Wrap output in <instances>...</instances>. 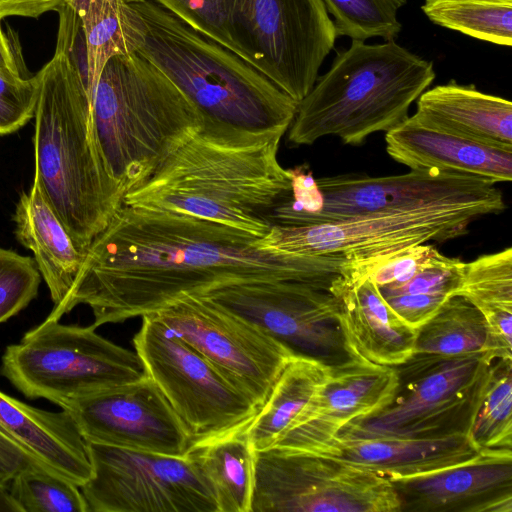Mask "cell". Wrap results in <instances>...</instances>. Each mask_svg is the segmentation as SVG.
Returning <instances> with one entry per match:
<instances>
[{
	"label": "cell",
	"instance_id": "6da1fadb",
	"mask_svg": "<svg viewBox=\"0 0 512 512\" xmlns=\"http://www.w3.org/2000/svg\"><path fill=\"white\" fill-rule=\"evenodd\" d=\"M239 229L191 215L122 204L85 249L76 280L49 318L88 305L98 326L155 313L184 295L262 281L331 289L342 262L274 253Z\"/></svg>",
	"mask_w": 512,
	"mask_h": 512
},
{
	"label": "cell",
	"instance_id": "7a4b0ae2",
	"mask_svg": "<svg viewBox=\"0 0 512 512\" xmlns=\"http://www.w3.org/2000/svg\"><path fill=\"white\" fill-rule=\"evenodd\" d=\"M285 132H251L204 120L122 204L183 213L221 223L256 238L290 190L278 160Z\"/></svg>",
	"mask_w": 512,
	"mask_h": 512
},
{
	"label": "cell",
	"instance_id": "3957f363",
	"mask_svg": "<svg viewBox=\"0 0 512 512\" xmlns=\"http://www.w3.org/2000/svg\"><path fill=\"white\" fill-rule=\"evenodd\" d=\"M37 75L33 182L85 252L122 205L123 192L98 150L90 99L75 61L56 48Z\"/></svg>",
	"mask_w": 512,
	"mask_h": 512
},
{
	"label": "cell",
	"instance_id": "277c9868",
	"mask_svg": "<svg viewBox=\"0 0 512 512\" xmlns=\"http://www.w3.org/2000/svg\"><path fill=\"white\" fill-rule=\"evenodd\" d=\"M130 3L144 24L138 53L191 101L202 122L251 132H287L298 102L267 76L154 1Z\"/></svg>",
	"mask_w": 512,
	"mask_h": 512
},
{
	"label": "cell",
	"instance_id": "5b68a950",
	"mask_svg": "<svg viewBox=\"0 0 512 512\" xmlns=\"http://www.w3.org/2000/svg\"><path fill=\"white\" fill-rule=\"evenodd\" d=\"M435 79L433 62L394 40H352L298 103L287 132L290 145H312L325 136L360 145L409 116L411 104Z\"/></svg>",
	"mask_w": 512,
	"mask_h": 512
},
{
	"label": "cell",
	"instance_id": "8992f818",
	"mask_svg": "<svg viewBox=\"0 0 512 512\" xmlns=\"http://www.w3.org/2000/svg\"><path fill=\"white\" fill-rule=\"evenodd\" d=\"M90 110L98 150L123 195L202 127L191 101L138 52L107 61Z\"/></svg>",
	"mask_w": 512,
	"mask_h": 512
},
{
	"label": "cell",
	"instance_id": "52a82bcc",
	"mask_svg": "<svg viewBox=\"0 0 512 512\" xmlns=\"http://www.w3.org/2000/svg\"><path fill=\"white\" fill-rule=\"evenodd\" d=\"M0 373L27 398L60 406L145 376L136 352L96 332L47 317L6 347Z\"/></svg>",
	"mask_w": 512,
	"mask_h": 512
},
{
	"label": "cell",
	"instance_id": "ba28073f",
	"mask_svg": "<svg viewBox=\"0 0 512 512\" xmlns=\"http://www.w3.org/2000/svg\"><path fill=\"white\" fill-rule=\"evenodd\" d=\"M491 361L482 352L457 356L415 352L395 366L399 385L392 403L345 429L405 438L469 435Z\"/></svg>",
	"mask_w": 512,
	"mask_h": 512
},
{
	"label": "cell",
	"instance_id": "9c48e42d",
	"mask_svg": "<svg viewBox=\"0 0 512 512\" xmlns=\"http://www.w3.org/2000/svg\"><path fill=\"white\" fill-rule=\"evenodd\" d=\"M400 512L391 481L347 460L275 447L254 453L251 512Z\"/></svg>",
	"mask_w": 512,
	"mask_h": 512
},
{
	"label": "cell",
	"instance_id": "30bf717a",
	"mask_svg": "<svg viewBox=\"0 0 512 512\" xmlns=\"http://www.w3.org/2000/svg\"><path fill=\"white\" fill-rule=\"evenodd\" d=\"M234 35L239 56L298 103L338 37L322 0H237Z\"/></svg>",
	"mask_w": 512,
	"mask_h": 512
},
{
	"label": "cell",
	"instance_id": "8fae6325",
	"mask_svg": "<svg viewBox=\"0 0 512 512\" xmlns=\"http://www.w3.org/2000/svg\"><path fill=\"white\" fill-rule=\"evenodd\" d=\"M133 344L146 375L194 442L246 425L258 411L249 397L153 315L142 316Z\"/></svg>",
	"mask_w": 512,
	"mask_h": 512
},
{
	"label": "cell",
	"instance_id": "7c38bea8",
	"mask_svg": "<svg viewBox=\"0 0 512 512\" xmlns=\"http://www.w3.org/2000/svg\"><path fill=\"white\" fill-rule=\"evenodd\" d=\"M322 204L291 226L378 214L465 209L484 216L506 208L502 192L485 179L438 170L381 177L343 174L316 179Z\"/></svg>",
	"mask_w": 512,
	"mask_h": 512
},
{
	"label": "cell",
	"instance_id": "4fadbf2b",
	"mask_svg": "<svg viewBox=\"0 0 512 512\" xmlns=\"http://www.w3.org/2000/svg\"><path fill=\"white\" fill-rule=\"evenodd\" d=\"M92 477L80 486L89 512H219L186 454L168 456L88 442Z\"/></svg>",
	"mask_w": 512,
	"mask_h": 512
},
{
	"label": "cell",
	"instance_id": "5bb4252c",
	"mask_svg": "<svg viewBox=\"0 0 512 512\" xmlns=\"http://www.w3.org/2000/svg\"><path fill=\"white\" fill-rule=\"evenodd\" d=\"M484 216L465 209L362 216L300 226L272 224L257 245L274 253L360 262L429 241L445 242L467 233Z\"/></svg>",
	"mask_w": 512,
	"mask_h": 512
},
{
	"label": "cell",
	"instance_id": "9a60e30c",
	"mask_svg": "<svg viewBox=\"0 0 512 512\" xmlns=\"http://www.w3.org/2000/svg\"><path fill=\"white\" fill-rule=\"evenodd\" d=\"M260 408L295 354L256 324L203 295H184L152 313Z\"/></svg>",
	"mask_w": 512,
	"mask_h": 512
},
{
	"label": "cell",
	"instance_id": "2e32d148",
	"mask_svg": "<svg viewBox=\"0 0 512 512\" xmlns=\"http://www.w3.org/2000/svg\"><path fill=\"white\" fill-rule=\"evenodd\" d=\"M256 324L295 354L328 365L348 358L337 298L326 289L294 281L223 286L200 294Z\"/></svg>",
	"mask_w": 512,
	"mask_h": 512
},
{
	"label": "cell",
	"instance_id": "e0dca14e",
	"mask_svg": "<svg viewBox=\"0 0 512 512\" xmlns=\"http://www.w3.org/2000/svg\"><path fill=\"white\" fill-rule=\"evenodd\" d=\"M60 407L73 417L87 442L177 457L185 456L194 442L146 374Z\"/></svg>",
	"mask_w": 512,
	"mask_h": 512
},
{
	"label": "cell",
	"instance_id": "ac0fdd59",
	"mask_svg": "<svg viewBox=\"0 0 512 512\" xmlns=\"http://www.w3.org/2000/svg\"><path fill=\"white\" fill-rule=\"evenodd\" d=\"M398 385L395 366L358 357L330 365L316 403L273 447L317 453L350 424L369 419L388 407Z\"/></svg>",
	"mask_w": 512,
	"mask_h": 512
},
{
	"label": "cell",
	"instance_id": "d6986e66",
	"mask_svg": "<svg viewBox=\"0 0 512 512\" xmlns=\"http://www.w3.org/2000/svg\"><path fill=\"white\" fill-rule=\"evenodd\" d=\"M388 479L401 511L512 512L511 449H482L450 468Z\"/></svg>",
	"mask_w": 512,
	"mask_h": 512
},
{
	"label": "cell",
	"instance_id": "ffe728a7",
	"mask_svg": "<svg viewBox=\"0 0 512 512\" xmlns=\"http://www.w3.org/2000/svg\"><path fill=\"white\" fill-rule=\"evenodd\" d=\"M0 436L31 464L79 487L92 477L88 442L66 410L38 409L0 391Z\"/></svg>",
	"mask_w": 512,
	"mask_h": 512
},
{
	"label": "cell",
	"instance_id": "44dd1931",
	"mask_svg": "<svg viewBox=\"0 0 512 512\" xmlns=\"http://www.w3.org/2000/svg\"><path fill=\"white\" fill-rule=\"evenodd\" d=\"M330 292L338 301V317L350 357L398 366L415 353L417 329L388 305L368 277L334 281Z\"/></svg>",
	"mask_w": 512,
	"mask_h": 512
},
{
	"label": "cell",
	"instance_id": "7402d4cb",
	"mask_svg": "<svg viewBox=\"0 0 512 512\" xmlns=\"http://www.w3.org/2000/svg\"><path fill=\"white\" fill-rule=\"evenodd\" d=\"M481 451L468 434L405 438L364 435L345 429L317 454L338 457L390 478L450 468Z\"/></svg>",
	"mask_w": 512,
	"mask_h": 512
},
{
	"label": "cell",
	"instance_id": "603a6c76",
	"mask_svg": "<svg viewBox=\"0 0 512 512\" xmlns=\"http://www.w3.org/2000/svg\"><path fill=\"white\" fill-rule=\"evenodd\" d=\"M386 151L411 170L467 174L495 184L512 180V149L427 128L408 117L386 132Z\"/></svg>",
	"mask_w": 512,
	"mask_h": 512
},
{
	"label": "cell",
	"instance_id": "cb8c5ba5",
	"mask_svg": "<svg viewBox=\"0 0 512 512\" xmlns=\"http://www.w3.org/2000/svg\"><path fill=\"white\" fill-rule=\"evenodd\" d=\"M411 117L427 128L512 149V103L455 81L425 90Z\"/></svg>",
	"mask_w": 512,
	"mask_h": 512
},
{
	"label": "cell",
	"instance_id": "d4e9b609",
	"mask_svg": "<svg viewBox=\"0 0 512 512\" xmlns=\"http://www.w3.org/2000/svg\"><path fill=\"white\" fill-rule=\"evenodd\" d=\"M17 241L34 255V261L45 281L53 308L68 296L84 259L64 225L43 198L33 182L22 192L13 214Z\"/></svg>",
	"mask_w": 512,
	"mask_h": 512
},
{
	"label": "cell",
	"instance_id": "484cf974",
	"mask_svg": "<svg viewBox=\"0 0 512 512\" xmlns=\"http://www.w3.org/2000/svg\"><path fill=\"white\" fill-rule=\"evenodd\" d=\"M330 365L294 354L274 382L265 402L246 426L255 451L269 449L318 400Z\"/></svg>",
	"mask_w": 512,
	"mask_h": 512
},
{
	"label": "cell",
	"instance_id": "4316f807",
	"mask_svg": "<svg viewBox=\"0 0 512 512\" xmlns=\"http://www.w3.org/2000/svg\"><path fill=\"white\" fill-rule=\"evenodd\" d=\"M67 4L79 20L90 99L108 60L138 52L144 42V24L126 0H69Z\"/></svg>",
	"mask_w": 512,
	"mask_h": 512
},
{
	"label": "cell",
	"instance_id": "83f0119b",
	"mask_svg": "<svg viewBox=\"0 0 512 512\" xmlns=\"http://www.w3.org/2000/svg\"><path fill=\"white\" fill-rule=\"evenodd\" d=\"M454 295L470 301L488 326V359H512V249L481 255L465 263Z\"/></svg>",
	"mask_w": 512,
	"mask_h": 512
},
{
	"label": "cell",
	"instance_id": "f1b7e54d",
	"mask_svg": "<svg viewBox=\"0 0 512 512\" xmlns=\"http://www.w3.org/2000/svg\"><path fill=\"white\" fill-rule=\"evenodd\" d=\"M246 426L195 441L186 453L209 482L219 512H251L255 450Z\"/></svg>",
	"mask_w": 512,
	"mask_h": 512
},
{
	"label": "cell",
	"instance_id": "f546056e",
	"mask_svg": "<svg viewBox=\"0 0 512 512\" xmlns=\"http://www.w3.org/2000/svg\"><path fill=\"white\" fill-rule=\"evenodd\" d=\"M487 343L483 314L465 297L453 295L418 329L415 352L442 356L483 353Z\"/></svg>",
	"mask_w": 512,
	"mask_h": 512
},
{
	"label": "cell",
	"instance_id": "4dcf8cb0",
	"mask_svg": "<svg viewBox=\"0 0 512 512\" xmlns=\"http://www.w3.org/2000/svg\"><path fill=\"white\" fill-rule=\"evenodd\" d=\"M421 9L447 29L497 45L512 44V0H426Z\"/></svg>",
	"mask_w": 512,
	"mask_h": 512
},
{
	"label": "cell",
	"instance_id": "1f68e13d",
	"mask_svg": "<svg viewBox=\"0 0 512 512\" xmlns=\"http://www.w3.org/2000/svg\"><path fill=\"white\" fill-rule=\"evenodd\" d=\"M469 436L480 449L512 448V359L491 361Z\"/></svg>",
	"mask_w": 512,
	"mask_h": 512
},
{
	"label": "cell",
	"instance_id": "d6a6232c",
	"mask_svg": "<svg viewBox=\"0 0 512 512\" xmlns=\"http://www.w3.org/2000/svg\"><path fill=\"white\" fill-rule=\"evenodd\" d=\"M8 486L22 512H89L78 485L33 464L17 472Z\"/></svg>",
	"mask_w": 512,
	"mask_h": 512
},
{
	"label": "cell",
	"instance_id": "836d02e7",
	"mask_svg": "<svg viewBox=\"0 0 512 512\" xmlns=\"http://www.w3.org/2000/svg\"><path fill=\"white\" fill-rule=\"evenodd\" d=\"M334 17L337 36L365 41L381 37L394 40L401 31L398 10L407 0H322Z\"/></svg>",
	"mask_w": 512,
	"mask_h": 512
},
{
	"label": "cell",
	"instance_id": "e575fe53",
	"mask_svg": "<svg viewBox=\"0 0 512 512\" xmlns=\"http://www.w3.org/2000/svg\"><path fill=\"white\" fill-rule=\"evenodd\" d=\"M185 24L239 56L234 26L237 0H153Z\"/></svg>",
	"mask_w": 512,
	"mask_h": 512
},
{
	"label": "cell",
	"instance_id": "d590c367",
	"mask_svg": "<svg viewBox=\"0 0 512 512\" xmlns=\"http://www.w3.org/2000/svg\"><path fill=\"white\" fill-rule=\"evenodd\" d=\"M41 279L34 259L0 246V323L36 298Z\"/></svg>",
	"mask_w": 512,
	"mask_h": 512
},
{
	"label": "cell",
	"instance_id": "8d00e7d4",
	"mask_svg": "<svg viewBox=\"0 0 512 512\" xmlns=\"http://www.w3.org/2000/svg\"><path fill=\"white\" fill-rule=\"evenodd\" d=\"M465 262L444 256L439 251L412 278L379 288L383 297L399 294L441 295L450 297L457 291Z\"/></svg>",
	"mask_w": 512,
	"mask_h": 512
},
{
	"label": "cell",
	"instance_id": "74e56055",
	"mask_svg": "<svg viewBox=\"0 0 512 512\" xmlns=\"http://www.w3.org/2000/svg\"><path fill=\"white\" fill-rule=\"evenodd\" d=\"M39 78H31L0 68V136L24 127L35 114Z\"/></svg>",
	"mask_w": 512,
	"mask_h": 512
},
{
	"label": "cell",
	"instance_id": "f35d334b",
	"mask_svg": "<svg viewBox=\"0 0 512 512\" xmlns=\"http://www.w3.org/2000/svg\"><path fill=\"white\" fill-rule=\"evenodd\" d=\"M449 297L441 295L399 294L384 297L392 310L409 326L419 329Z\"/></svg>",
	"mask_w": 512,
	"mask_h": 512
},
{
	"label": "cell",
	"instance_id": "ab89813d",
	"mask_svg": "<svg viewBox=\"0 0 512 512\" xmlns=\"http://www.w3.org/2000/svg\"><path fill=\"white\" fill-rule=\"evenodd\" d=\"M69 0H0V19L7 16L37 18L45 12L58 10Z\"/></svg>",
	"mask_w": 512,
	"mask_h": 512
},
{
	"label": "cell",
	"instance_id": "60d3db41",
	"mask_svg": "<svg viewBox=\"0 0 512 512\" xmlns=\"http://www.w3.org/2000/svg\"><path fill=\"white\" fill-rule=\"evenodd\" d=\"M31 462L13 444L0 436V486H4Z\"/></svg>",
	"mask_w": 512,
	"mask_h": 512
},
{
	"label": "cell",
	"instance_id": "b9f144b4",
	"mask_svg": "<svg viewBox=\"0 0 512 512\" xmlns=\"http://www.w3.org/2000/svg\"><path fill=\"white\" fill-rule=\"evenodd\" d=\"M21 66L15 57L12 44L1 29L0 19V68L20 74Z\"/></svg>",
	"mask_w": 512,
	"mask_h": 512
},
{
	"label": "cell",
	"instance_id": "7bdbcfd3",
	"mask_svg": "<svg viewBox=\"0 0 512 512\" xmlns=\"http://www.w3.org/2000/svg\"><path fill=\"white\" fill-rule=\"evenodd\" d=\"M8 484L0 486V511L22 512L11 494Z\"/></svg>",
	"mask_w": 512,
	"mask_h": 512
},
{
	"label": "cell",
	"instance_id": "ee69618b",
	"mask_svg": "<svg viewBox=\"0 0 512 512\" xmlns=\"http://www.w3.org/2000/svg\"><path fill=\"white\" fill-rule=\"evenodd\" d=\"M127 2L137 1V0H126Z\"/></svg>",
	"mask_w": 512,
	"mask_h": 512
}]
</instances>
